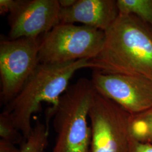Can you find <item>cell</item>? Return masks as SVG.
I'll return each instance as SVG.
<instances>
[{"instance_id": "8", "label": "cell", "mask_w": 152, "mask_h": 152, "mask_svg": "<svg viewBox=\"0 0 152 152\" xmlns=\"http://www.w3.org/2000/svg\"><path fill=\"white\" fill-rule=\"evenodd\" d=\"M59 0H21L9 14L10 39L38 38L60 24Z\"/></svg>"}, {"instance_id": "12", "label": "cell", "mask_w": 152, "mask_h": 152, "mask_svg": "<svg viewBox=\"0 0 152 152\" xmlns=\"http://www.w3.org/2000/svg\"><path fill=\"white\" fill-rule=\"evenodd\" d=\"M48 137L47 125L37 119L31 135L20 145V152H46Z\"/></svg>"}, {"instance_id": "1", "label": "cell", "mask_w": 152, "mask_h": 152, "mask_svg": "<svg viewBox=\"0 0 152 152\" xmlns=\"http://www.w3.org/2000/svg\"><path fill=\"white\" fill-rule=\"evenodd\" d=\"M104 32L102 49L90 60L93 71L152 80V27L133 14H119Z\"/></svg>"}, {"instance_id": "15", "label": "cell", "mask_w": 152, "mask_h": 152, "mask_svg": "<svg viewBox=\"0 0 152 152\" xmlns=\"http://www.w3.org/2000/svg\"><path fill=\"white\" fill-rule=\"evenodd\" d=\"M21 0H0V13L10 14L14 11L20 4Z\"/></svg>"}, {"instance_id": "16", "label": "cell", "mask_w": 152, "mask_h": 152, "mask_svg": "<svg viewBox=\"0 0 152 152\" xmlns=\"http://www.w3.org/2000/svg\"><path fill=\"white\" fill-rule=\"evenodd\" d=\"M0 152H20V149L11 142L0 140Z\"/></svg>"}, {"instance_id": "13", "label": "cell", "mask_w": 152, "mask_h": 152, "mask_svg": "<svg viewBox=\"0 0 152 152\" xmlns=\"http://www.w3.org/2000/svg\"><path fill=\"white\" fill-rule=\"evenodd\" d=\"M1 139L16 144L25 141L22 132L18 129L10 113L4 110L0 114Z\"/></svg>"}, {"instance_id": "14", "label": "cell", "mask_w": 152, "mask_h": 152, "mask_svg": "<svg viewBox=\"0 0 152 152\" xmlns=\"http://www.w3.org/2000/svg\"><path fill=\"white\" fill-rule=\"evenodd\" d=\"M129 152H152V145L137 141L130 136Z\"/></svg>"}, {"instance_id": "7", "label": "cell", "mask_w": 152, "mask_h": 152, "mask_svg": "<svg viewBox=\"0 0 152 152\" xmlns=\"http://www.w3.org/2000/svg\"><path fill=\"white\" fill-rule=\"evenodd\" d=\"M91 81L96 92L112 100L131 115L152 108V79L93 71Z\"/></svg>"}, {"instance_id": "9", "label": "cell", "mask_w": 152, "mask_h": 152, "mask_svg": "<svg viewBox=\"0 0 152 152\" xmlns=\"http://www.w3.org/2000/svg\"><path fill=\"white\" fill-rule=\"evenodd\" d=\"M118 15L117 1L77 0L74 5L61 9L60 23H80L105 32Z\"/></svg>"}, {"instance_id": "5", "label": "cell", "mask_w": 152, "mask_h": 152, "mask_svg": "<svg viewBox=\"0 0 152 152\" xmlns=\"http://www.w3.org/2000/svg\"><path fill=\"white\" fill-rule=\"evenodd\" d=\"M131 114L94 90L88 113L90 152H129Z\"/></svg>"}, {"instance_id": "2", "label": "cell", "mask_w": 152, "mask_h": 152, "mask_svg": "<svg viewBox=\"0 0 152 152\" xmlns=\"http://www.w3.org/2000/svg\"><path fill=\"white\" fill-rule=\"evenodd\" d=\"M91 68L90 60H76L64 63H39L21 91L6 105L14 124L25 140L33 130V114L39 111L44 102L55 105L68 87L77 71Z\"/></svg>"}, {"instance_id": "10", "label": "cell", "mask_w": 152, "mask_h": 152, "mask_svg": "<svg viewBox=\"0 0 152 152\" xmlns=\"http://www.w3.org/2000/svg\"><path fill=\"white\" fill-rule=\"evenodd\" d=\"M130 132L137 141L152 145V108L131 115Z\"/></svg>"}, {"instance_id": "4", "label": "cell", "mask_w": 152, "mask_h": 152, "mask_svg": "<svg viewBox=\"0 0 152 152\" xmlns=\"http://www.w3.org/2000/svg\"><path fill=\"white\" fill-rule=\"evenodd\" d=\"M105 32L86 26L60 23L41 38L39 63H64L95 58L103 46Z\"/></svg>"}, {"instance_id": "11", "label": "cell", "mask_w": 152, "mask_h": 152, "mask_svg": "<svg viewBox=\"0 0 152 152\" xmlns=\"http://www.w3.org/2000/svg\"><path fill=\"white\" fill-rule=\"evenodd\" d=\"M121 14H133L152 27V0H117Z\"/></svg>"}, {"instance_id": "6", "label": "cell", "mask_w": 152, "mask_h": 152, "mask_svg": "<svg viewBox=\"0 0 152 152\" xmlns=\"http://www.w3.org/2000/svg\"><path fill=\"white\" fill-rule=\"evenodd\" d=\"M41 37L0 41L1 102L6 105L21 91L39 63Z\"/></svg>"}, {"instance_id": "3", "label": "cell", "mask_w": 152, "mask_h": 152, "mask_svg": "<svg viewBox=\"0 0 152 152\" xmlns=\"http://www.w3.org/2000/svg\"><path fill=\"white\" fill-rule=\"evenodd\" d=\"M94 92L91 80L81 78L47 111V121L53 117L56 134L51 152H90L91 132L87 120Z\"/></svg>"}, {"instance_id": "17", "label": "cell", "mask_w": 152, "mask_h": 152, "mask_svg": "<svg viewBox=\"0 0 152 152\" xmlns=\"http://www.w3.org/2000/svg\"><path fill=\"white\" fill-rule=\"evenodd\" d=\"M77 0H59V3L61 9L69 8L74 5Z\"/></svg>"}]
</instances>
